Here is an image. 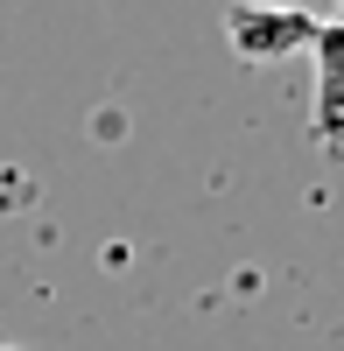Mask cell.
<instances>
[{
	"mask_svg": "<svg viewBox=\"0 0 344 351\" xmlns=\"http://www.w3.org/2000/svg\"><path fill=\"white\" fill-rule=\"evenodd\" d=\"M225 43L246 64H281L317 43V14L309 8H281V0H232L225 8Z\"/></svg>",
	"mask_w": 344,
	"mask_h": 351,
	"instance_id": "6da1fadb",
	"label": "cell"
},
{
	"mask_svg": "<svg viewBox=\"0 0 344 351\" xmlns=\"http://www.w3.org/2000/svg\"><path fill=\"white\" fill-rule=\"evenodd\" d=\"M317 134L323 141H344V8L337 14H317Z\"/></svg>",
	"mask_w": 344,
	"mask_h": 351,
	"instance_id": "7a4b0ae2",
	"label": "cell"
},
{
	"mask_svg": "<svg viewBox=\"0 0 344 351\" xmlns=\"http://www.w3.org/2000/svg\"><path fill=\"white\" fill-rule=\"evenodd\" d=\"M0 351H14V344H0Z\"/></svg>",
	"mask_w": 344,
	"mask_h": 351,
	"instance_id": "3957f363",
	"label": "cell"
}]
</instances>
